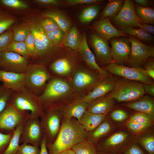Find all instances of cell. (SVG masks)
Returning a JSON list of instances; mask_svg holds the SVG:
<instances>
[{
  "label": "cell",
  "instance_id": "1",
  "mask_svg": "<svg viewBox=\"0 0 154 154\" xmlns=\"http://www.w3.org/2000/svg\"><path fill=\"white\" fill-rule=\"evenodd\" d=\"M38 97L44 112L59 110L78 98L70 81L55 77L47 82Z\"/></svg>",
  "mask_w": 154,
  "mask_h": 154
},
{
  "label": "cell",
  "instance_id": "2",
  "mask_svg": "<svg viewBox=\"0 0 154 154\" xmlns=\"http://www.w3.org/2000/svg\"><path fill=\"white\" fill-rule=\"evenodd\" d=\"M87 131L75 118L62 119L60 128L54 141L46 143L49 154H57L72 149L86 140Z\"/></svg>",
  "mask_w": 154,
  "mask_h": 154
},
{
  "label": "cell",
  "instance_id": "3",
  "mask_svg": "<svg viewBox=\"0 0 154 154\" xmlns=\"http://www.w3.org/2000/svg\"><path fill=\"white\" fill-rule=\"evenodd\" d=\"M35 39L36 60L35 63L45 65L62 53L66 48L53 44L47 37L40 22L33 21L27 26Z\"/></svg>",
  "mask_w": 154,
  "mask_h": 154
},
{
  "label": "cell",
  "instance_id": "4",
  "mask_svg": "<svg viewBox=\"0 0 154 154\" xmlns=\"http://www.w3.org/2000/svg\"><path fill=\"white\" fill-rule=\"evenodd\" d=\"M83 62L78 50L67 48L46 66L53 77L70 81L73 74Z\"/></svg>",
  "mask_w": 154,
  "mask_h": 154
},
{
  "label": "cell",
  "instance_id": "5",
  "mask_svg": "<svg viewBox=\"0 0 154 154\" xmlns=\"http://www.w3.org/2000/svg\"><path fill=\"white\" fill-rule=\"evenodd\" d=\"M7 104L21 111L30 112L32 117H40L44 113L38 96L25 86L20 90L13 91Z\"/></svg>",
  "mask_w": 154,
  "mask_h": 154
},
{
  "label": "cell",
  "instance_id": "6",
  "mask_svg": "<svg viewBox=\"0 0 154 154\" xmlns=\"http://www.w3.org/2000/svg\"><path fill=\"white\" fill-rule=\"evenodd\" d=\"M102 79L84 62L73 74L70 81L78 98L81 99L92 91Z\"/></svg>",
  "mask_w": 154,
  "mask_h": 154
},
{
  "label": "cell",
  "instance_id": "7",
  "mask_svg": "<svg viewBox=\"0 0 154 154\" xmlns=\"http://www.w3.org/2000/svg\"><path fill=\"white\" fill-rule=\"evenodd\" d=\"M135 136L126 127L106 136L96 146L98 151L120 154L135 141Z\"/></svg>",
  "mask_w": 154,
  "mask_h": 154
},
{
  "label": "cell",
  "instance_id": "8",
  "mask_svg": "<svg viewBox=\"0 0 154 154\" xmlns=\"http://www.w3.org/2000/svg\"><path fill=\"white\" fill-rule=\"evenodd\" d=\"M143 84L123 78L118 79L112 90L106 96L118 102L136 101L144 95Z\"/></svg>",
  "mask_w": 154,
  "mask_h": 154
},
{
  "label": "cell",
  "instance_id": "9",
  "mask_svg": "<svg viewBox=\"0 0 154 154\" xmlns=\"http://www.w3.org/2000/svg\"><path fill=\"white\" fill-rule=\"evenodd\" d=\"M53 77L46 65L29 63L25 74L24 86L34 94L38 96L43 92L47 82Z\"/></svg>",
  "mask_w": 154,
  "mask_h": 154
},
{
  "label": "cell",
  "instance_id": "10",
  "mask_svg": "<svg viewBox=\"0 0 154 154\" xmlns=\"http://www.w3.org/2000/svg\"><path fill=\"white\" fill-rule=\"evenodd\" d=\"M131 49L126 63L129 67L142 68L146 62L154 56V47L141 42L134 37L129 38Z\"/></svg>",
  "mask_w": 154,
  "mask_h": 154
},
{
  "label": "cell",
  "instance_id": "11",
  "mask_svg": "<svg viewBox=\"0 0 154 154\" xmlns=\"http://www.w3.org/2000/svg\"><path fill=\"white\" fill-rule=\"evenodd\" d=\"M30 115L29 112L21 111L7 104L0 112V133L5 134L13 133L17 126L25 122Z\"/></svg>",
  "mask_w": 154,
  "mask_h": 154
},
{
  "label": "cell",
  "instance_id": "12",
  "mask_svg": "<svg viewBox=\"0 0 154 154\" xmlns=\"http://www.w3.org/2000/svg\"><path fill=\"white\" fill-rule=\"evenodd\" d=\"M102 68L108 73L125 79L137 81L143 84H154L151 78L147 75L142 68L128 67L112 62Z\"/></svg>",
  "mask_w": 154,
  "mask_h": 154
},
{
  "label": "cell",
  "instance_id": "13",
  "mask_svg": "<svg viewBox=\"0 0 154 154\" xmlns=\"http://www.w3.org/2000/svg\"><path fill=\"white\" fill-rule=\"evenodd\" d=\"M40 121L43 136L46 143H53L60 131L62 117L59 110L44 112Z\"/></svg>",
  "mask_w": 154,
  "mask_h": 154
},
{
  "label": "cell",
  "instance_id": "14",
  "mask_svg": "<svg viewBox=\"0 0 154 154\" xmlns=\"http://www.w3.org/2000/svg\"><path fill=\"white\" fill-rule=\"evenodd\" d=\"M89 42L99 66L102 68L112 62L111 48L107 40L94 31L90 35Z\"/></svg>",
  "mask_w": 154,
  "mask_h": 154
},
{
  "label": "cell",
  "instance_id": "15",
  "mask_svg": "<svg viewBox=\"0 0 154 154\" xmlns=\"http://www.w3.org/2000/svg\"><path fill=\"white\" fill-rule=\"evenodd\" d=\"M29 64L28 59L15 52H1L0 70L19 74H25Z\"/></svg>",
  "mask_w": 154,
  "mask_h": 154
},
{
  "label": "cell",
  "instance_id": "16",
  "mask_svg": "<svg viewBox=\"0 0 154 154\" xmlns=\"http://www.w3.org/2000/svg\"><path fill=\"white\" fill-rule=\"evenodd\" d=\"M39 117L29 116L24 123L20 143L40 146L43 137Z\"/></svg>",
  "mask_w": 154,
  "mask_h": 154
},
{
  "label": "cell",
  "instance_id": "17",
  "mask_svg": "<svg viewBox=\"0 0 154 154\" xmlns=\"http://www.w3.org/2000/svg\"><path fill=\"white\" fill-rule=\"evenodd\" d=\"M135 5L132 0L124 1L121 9L113 18L114 23L123 28L138 27L139 23L142 22L136 15Z\"/></svg>",
  "mask_w": 154,
  "mask_h": 154
},
{
  "label": "cell",
  "instance_id": "18",
  "mask_svg": "<svg viewBox=\"0 0 154 154\" xmlns=\"http://www.w3.org/2000/svg\"><path fill=\"white\" fill-rule=\"evenodd\" d=\"M111 45L112 58L114 62L119 65L126 64L131 49L129 38L120 37L109 40Z\"/></svg>",
  "mask_w": 154,
  "mask_h": 154
},
{
  "label": "cell",
  "instance_id": "19",
  "mask_svg": "<svg viewBox=\"0 0 154 154\" xmlns=\"http://www.w3.org/2000/svg\"><path fill=\"white\" fill-rule=\"evenodd\" d=\"M78 50L84 63L89 69L98 73L102 78L110 75L107 71L99 66L96 63L94 54L88 44L86 34L83 36L82 42Z\"/></svg>",
  "mask_w": 154,
  "mask_h": 154
},
{
  "label": "cell",
  "instance_id": "20",
  "mask_svg": "<svg viewBox=\"0 0 154 154\" xmlns=\"http://www.w3.org/2000/svg\"><path fill=\"white\" fill-rule=\"evenodd\" d=\"M118 79L110 75L102 78L92 91L81 99L88 103L95 98L105 96L112 90Z\"/></svg>",
  "mask_w": 154,
  "mask_h": 154
},
{
  "label": "cell",
  "instance_id": "21",
  "mask_svg": "<svg viewBox=\"0 0 154 154\" xmlns=\"http://www.w3.org/2000/svg\"><path fill=\"white\" fill-rule=\"evenodd\" d=\"M91 28L94 32L107 40L114 37L127 35L122 31L115 28L108 18L100 19L92 26Z\"/></svg>",
  "mask_w": 154,
  "mask_h": 154
},
{
  "label": "cell",
  "instance_id": "22",
  "mask_svg": "<svg viewBox=\"0 0 154 154\" xmlns=\"http://www.w3.org/2000/svg\"><path fill=\"white\" fill-rule=\"evenodd\" d=\"M115 128L114 125L106 117L94 129L87 132L86 140L96 146L102 139L108 135Z\"/></svg>",
  "mask_w": 154,
  "mask_h": 154
},
{
  "label": "cell",
  "instance_id": "23",
  "mask_svg": "<svg viewBox=\"0 0 154 154\" xmlns=\"http://www.w3.org/2000/svg\"><path fill=\"white\" fill-rule=\"evenodd\" d=\"M87 105L81 99H76L59 110L62 119L75 118L79 121L86 111Z\"/></svg>",
  "mask_w": 154,
  "mask_h": 154
},
{
  "label": "cell",
  "instance_id": "24",
  "mask_svg": "<svg viewBox=\"0 0 154 154\" xmlns=\"http://www.w3.org/2000/svg\"><path fill=\"white\" fill-rule=\"evenodd\" d=\"M116 100L106 95L95 98L88 103L86 111L106 115L114 108Z\"/></svg>",
  "mask_w": 154,
  "mask_h": 154
},
{
  "label": "cell",
  "instance_id": "25",
  "mask_svg": "<svg viewBox=\"0 0 154 154\" xmlns=\"http://www.w3.org/2000/svg\"><path fill=\"white\" fill-rule=\"evenodd\" d=\"M123 106L149 115L154 120V100L149 95H143L138 100L123 104Z\"/></svg>",
  "mask_w": 154,
  "mask_h": 154
},
{
  "label": "cell",
  "instance_id": "26",
  "mask_svg": "<svg viewBox=\"0 0 154 154\" xmlns=\"http://www.w3.org/2000/svg\"><path fill=\"white\" fill-rule=\"evenodd\" d=\"M25 74H19L0 70V82L5 88L14 91L21 90L25 86Z\"/></svg>",
  "mask_w": 154,
  "mask_h": 154
},
{
  "label": "cell",
  "instance_id": "27",
  "mask_svg": "<svg viewBox=\"0 0 154 154\" xmlns=\"http://www.w3.org/2000/svg\"><path fill=\"white\" fill-rule=\"evenodd\" d=\"M106 116L93 113L86 111L78 121L87 132L91 131L105 119Z\"/></svg>",
  "mask_w": 154,
  "mask_h": 154
},
{
  "label": "cell",
  "instance_id": "28",
  "mask_svg": "<svg viewBox=\"0 0 154 154\" xmlns=\"http://www.w3.org/2000/svg\"><path fill=\"white\" fill-rule=\"evenodd\" d=\"M83 36L80 33L76 26H71L65 33L62 42L66 48L72 50H77L82 42Z\"/></svg>",
  "mask_w": 154,
  "mask_h": 154
},
{
  "label": "cell",
  "instance_id": "29",
  "mask_svg": "<svg viewBox=\"0 0 154 154\" xmlns=\"http://www.w3.org/2000/svg\"><path fill=\"white\" fill-rule=\"evenodd\" d=\"M135 141L148 154H154V134L148 129L137 135Z\"/></svg>",
  "mask_w": 154,
  "mask_h": 154
},
{
  "label": "cell",
  "instance_id": "30",
  "mask_svg": "<svg viewBox=\"0 0 154 154\" xmlns=\"http://www.w3.org/2000/svg\"><path fill=\"white\" fill-rule=\"evenodd\" d=\"M43 17L50 18L53 20L60 28L65 33L71 26V22L67 17L59 11H47L43 15Z\"/></svg>",
  "mask_w": 154,
  "mask_h": 154
},
{
  "label": "cell",
  "instance_id": "31",
  "mask_svg": "<svg viewBox=\"0 0 154 154\" xmlns=\"http://www.w3.org/2000/svg\"><path fill=\"white\" fill-rule=\"evenodd\" d=\"M24 123H21L16 127L7 148L2 154H17L20 146V139Z\"/></svg>",
  "mask_w": 154,
  "mask_h": 154
},
{
  "label": "cell",
  "instance_id": "32",
  "mask_svg": "<svg viewBox=\"0 0 154 154\" xmlns=\"http://www.w3.org/2000/svg\"><path fill=\"white\" fill-rule=\"evenodd\" d=\"M124 2L123 0H109L102 12L100 19L114 17L121 9Z\"/></svg>",
  "mask_w": 154,
  "mask_h": 154
},
{
  "label": "cell",
  "instance_id": "33",
  "mask_svg": "<svg viewBox=\"0 0 154 154\" xmlns=\"http://www.w3.org/2000/svg\"><path fill=\"white\" fill-rule=\"evenodd\" d=\"M136 15L142 23L154 24V10L149 7H143L137 4L135 5Z\"/></svg>",
  "mask_w": 154,
  "mask_h": 154
},
{
  "label": "cell",
  "instance_id": "34",
  "mask_svg": "<svg viewBox=\"0 0 154 154\" xmlns=\"http://www.w3.org/2000/svg\"><path fill=\"white\" fill-rule=\"evenodd\" d=\"M99 4L92 5L84 8L79 16L80 21L82 23L90 22L97 16L101 9Z\"/></svg>",
  "mask_w": 154,
  "mask_h": 154
},
{
  "label": "cell",
  "instance_id": "35",
  "mask_svg": "<svg viewBox=\"0 0 154 154\" xmlns=\"http://www.w3.org/2000/svg\"><path fill=\"white\" fill-rule=\"evenodd\" d=\"M122 31L125 33L131 35L138 40L145 42H150L154 39L153 35L141 29L133 27L122 28Z\"/></svg>",
  "mask_w": 154,
  "mask_h": 154
},
{
  "label": "cell",
  "instance_id": "36",
  "mask_svg": "<svg viewBox=\"0 0 154 154\" xmlns=\"http://www.w3.org/2000/svg\"><path fill=\"white\" fill-rule=\"evenodd\" d=\"M72 149L75 154H98L96 146L86 140L75 145Z\"/></svg>",
  "mask_w": 154,
  "mask_h": 154
},
{
  "label": "cell",
  "instance_id": "37",
  "mask_svg": "<svg viewBox=\"0 0 154 154\" xmlns=\"http://www.w3.org/2000/svg\"><path fill=\"white\" fill-rule=\"evenodd\" d=\"M5 51L15 52L27 59L30 58L25 42H18L13 40Z\"/></svg>",
  "mask_w": 154,
  "mask_h": 154
},
{
  "label": "cell",
  "instance_id": "38",
  "mask_svg": "<svg viewBox=\"0 0 154 154\" xmlns=\"http://www.w3.org/2000/svg\"><path fill=\"white\" fill-rule=\"evenodd\" d=\"M45 33L53 44L57 47H63L61 44L62 43L65 34V33L63 31L60 29L51 32L45 31Z\"/></svg>",
  "mask_w": 154,
  "mask_h": 154
},
{
  "label": "cell",
  "instance_id": "39",
  "mask_svg": "<svg viewBox=\"0 0 154 154\" xmlns=\"http://www.w3.org/2000/svg\"><path fill=\"white\" fill-rule=\"evenodd\" d=\"M152 124H141L127 121L125 127L133 134L137 135L148 130Z\"/></svg>",
  "mask_w": 154,
  "mask_h": 154
},
{
  "label": "cell",
  "instance_id": "40",
  "mask_svg": "<svg viewBox=\"0 0 154 154\" xmlns=\"http://www.w3.org/2000/svg\"><path fill=\"white\" fill-rule=\"evenodd\" d=\"M14 22V19L0 8V35L8 30Z\"/></svg>",
  "mask_w": 154,
  "mask_h": 154
},
{
  "label": "cell",
  "instance_id": "41",
  "mask_svg": "<svg viewBox=\"0 0 154 154\" xmlns=\"http://www.w3.org/2000/svg\"><path fill=\"white\" fill-rule=\"evenodd\" d=\"M30 33L27 26H21L15 28L13 32V40L25 42Z\"/></svg>",
  "mask_w": 154,
  "mask_h": 154
},
{
  "label": "cell",
  "instance_id": "42",
  "mask_svg": "<svg viewBox=\"0 0 154 154\" xmlns=\"http://www.w3.org/2000/svg\"><path fill=\"white\" fill-rule=\"evenodd\" d=\"M127 121L143 124L153 123V121L148 114L139 112L132 114Z\"/></svg>",
  "mask_w": 154,
  "mask_h": 154
},
{
  "label": "cell",
  "instance_id": "43",
  "mask_svg": "<svg viewBox=\"0 0 154 154\" xmlns=\"http://www.w3.org/2000/svg\"><path fill=\"white\" fill-rule=\"evenodd\" d=\"M13 90L0 85V112L7 106L8 100Z\"/></svg>",
  "mask_w": 154,
  "mask_h": 154
},
{
  "label": "cell",
  "instance_id": "44",
  "mask_svg": "<svg viewBox=\"0 0 154 154\" xmlns=\"http://www.w3.org/2000/svg\"><path fill=\"white\" fill-rule=\"evenodd\" d=\"M13 40V32L11 29L0 35V52L5 51Z\"/></svg>",
  "mask_w": 154,
  "mask_h": 154
},
{
  "label": "cell",
  "instance_id": "45",
  "mask_svg": "<svg viewBox=\"0 0 154 154\" xmlns=\"http://www.w3.org/2000/svg\"><path fill=\"white\" fill-rule=\"evenodd\" d=\"M0 4L4 7L15 9H25L29 7L27 3L19 0H0Z\"/></svg>",
  "mask_w": 154,
  "mask_h": 154
},
{
  "label": "cell",
  "instance_id": "46",
  "mask_svg": "<svg viewBox=\"0 0 154 154\" xmlns=\"http://www.w3.org/2000/svg\"><path fill=\"white\" fill-rule=\"evenodd\" d=\"M40 23L43 29L46 32H51L60 29L56 23L50 18L43 17L40 20Z\"/></svg>",
  "mask_w": 154,
  "mask_h": 154
},
{
  "label": "cell",
  "instance_id": "47",
  "mask_svg": "<svg viewBox=\"0 0 154 154\" xmlns=\"http://www.w3.org/2000/svg\"><path fill=\"white\" fill-rule=\"evenodd\" d=\"M39 146L23 143L19 146L16 154H40Z\"/></svg>",
  "mask_w": 154,
  "mask_h": 154
},
{
  "label": "cell",
  "instance_id": "48",
  "mask_svg": "<svg viewBox=\"0 0 154 154\" xmlns=\"http://www.w3.org/2000/svg\"><path fill=\"white\" fill-rule=\"evenodd\" d=\"M110 117L113 121L118 123L123 122L128 119L127 113L121 109H116L112 111L110 114Z\"/></svg>",
  "mask_w": 154,
  "mask_h": 154
},
{
  "label": "cell",
  "instance_id": "49",
  "mask_svg": "<svg viewBox=\"0 0 154 154\" xmlns=\"http://www.w3.org/2000/svg\"><path fill=\"white\" fill-rule=\"evenodd\" d=\"M25 42L30 58L34 59L36 55L35 41L34 36L31 32L29 34Z\"/></svg>",
  "mask_w": 154,
  "mask_h": 154
},
{
  "label": "cell",
  "instance_id": "50",
  "mask_svg": "<svg viewBox=\"0 0 154 154\" xmlns=\"http://www.w3.org/2000/svg\"><path fill=\"white\" fill-rule=\"evenodd\" d=\"M120 154H148L135 141L130 145Z\"/></svg>",
  "mask_w": 154,
  "mask_h": 154
},
{
  "label": "cell",
  "instance_id": "51",
  "mask_svg": "<svg viewBox=\"0 0 154 154\" xmlns=\"http://www.w3.org/2000/svg\"><path fill=\"white\" fill-rule=\"evenodd\" d=\"M13 133L5 134L0 133V154H2L7 148Z\"/></svg>",
  "mask_w": 154,
  "mask_h": 154
},
{
  "label": "cell",
  "instance_id": "52",
  "mask_svg": "<svg viewBox=\"0 0 154 154\" xmlns=\"http://www.w3.org/2000/svg\"><path fill=\"white\" fill-rule=\"evenodd\" d=\"M102 0H66V4L69 6L77 5H92L99 4L103 1Z\"/></svg>",
  "mask_w": 154,
  "mask_h": 154
},
{
  "label": "cell",
  "instance_id": "53",
  "mask_svg": "<svg viewBox=\"0 0 154 154\" xmlns=\"http://www.w3.org/2000/svg\"><path fill=\"white\" fill-rule=\"evenodd\" d=\"M142 68L147 76L154 79V61L153 58L149 59Z\"/></svg>",
  "mask_w": 154,
  "mask_h": 154
},
{
  "label": "cell",
  "instance_id": "54",
  "mask_svg": "<svg viewBox=\"0 0 154 154\" xmlns=\"http://www.w3.org/2000/svg\"><path fill=\"white\" fill-rule=\"evenodd\" d=\"M34 1L37 3L45 7L58 6L62 3V1L59 0H36Z\"/></svg>",
  "mask_w": 154,
  "mask_h": 154
},
{
  "label": "cell",
  "instance_id": "55",
  "mask_svg": "<svg viewBox=\"0 0 154 154\" xmlns=\"http://www.w3.org/2000/svg\"><path fill=\"white\" fill-rule=\"evenodd\" d=\"M141 29H142L149 33L154 35V26L148 24L141 23H139L137 26Z\"/></svg>",
  "mask_w": 154,
  "mask_h": 154
},
{
  "label": "cell",
  "instance_id": "56",
  "mask_svg": "<svg viewBox=\"0 0 154 154\" xmlns=\"http://www.w3.org/2000/svg\"><path fill=\"white\" fill-rule=\"evenodd\" d=\"M145 92L149 96L153 97L154 96V85L153 84H143Z\"/></svg>",
  "mask_w": 154,
  "mask_h": 154
},
{
  "label": "cell",
  "instance_id": "57",
  "mask_svg": "<svg viewBox=\"0 0 154 154\" xmlns=\"http://www.w3.org/2000/svg\"><path fill=\"white\" fill-rule=\"evenodd\" d=\"M40 146V154H49L46 146V139L44 136H43Z\"/></svg>",
  "mask_w": 154,
  "mask_h": 154
},
{
  "label": "cell",
  "instance_id": "58",
  "mask_svg": "<svg viewBox=\"0 0 154 154\" xmlns=\"http://www.w3.org/2000/svg\"><path fill=\"white\" fill-rule=\"evenodd\" d=\"M137 4L143 7H148V1L147 0H135Z\"/></svg>",
  "mask_w": 154,
  "mask_h": 154
},
{
  "label": "cell",
  "instance_id": "59",
  "mask_svg": "<svg viewBox=\"0 0 154 154\" xmlns=\"http://www.w3.org/2000/svg\"><path fill=\"white\" fill-rule=\"evenodd\" d=\"M57 154H75L74 152L72 149L66 150Z\"/></svg>",
  "mask_w": 154,
  "mask_h": 154
},
{
  "label": "cell",
  "instance_id": "60",
  "mask_svg": "<svg viewBox=\"0 0 154 154\" xmlns=\"http://www.w3.org/2000/svg\"><path fill=\"white\" fill-rule=\"evenodd\" d=\"M98 154H115L109 153H104V152L98 151Z\"/></svg>",
  "mask_w": 154,
  "mask_h": 154
},
{
  "label": "cell",
  "instance_id": "61",
  "mask_svg": "<svg viewBox=\"0 0 154 154\" xmlns=\"http://www.w3.org/2000/svg\"><path fill=\"white\" fill-rule=\"evenodd\" d=\"M1 52H0V60L1 58Z\"/></svg>",
  "mask_w": 154,
  "mask_h": 154
}]
</instances>
